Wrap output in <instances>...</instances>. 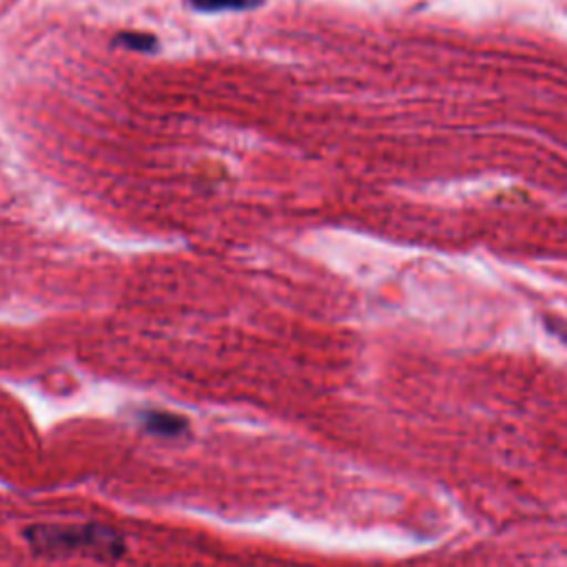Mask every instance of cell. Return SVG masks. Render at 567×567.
<instances>
[{"label": "cell", "mask_w": 567, "mask_h": 567, "mask_svg": "<svg viewBox=\"0 0 567 567\" xmlns=\"http://www.w3.org/2000/svg\"><path fill=\"white\" fill-rule=\"evenodd\" d=\"M27 540L33 549L44 554H84L93 558H120L124 551V540L117 532L104 525H31L27 529Z\"/></svg>", "instance_id": "1"}, {"label": "cell", "mask_w": 567, "mask_h": 567, "mask_svg": "<svg viewBox=\"0 0 567 567\" xmlns=\"http://www.w3.org/2000/svg\"><path fill=\"white\" fill-rule=\"evenodd\" d=\"M148 430H159L164 434H175L179 430H184V421L182 419H175L173 414H148V421H146Z\"/></svg>", "instance_id": "2"}, {"label": "cell", "mask_w": 567, "mask_h": 567, "mask_svg": "<svg viewBox=\"0 0 567 567\" xmlns=\"http://www.w3.org/2000/svg\"><path fill=\"white\" fill-rule=\"evenodd\" d=\"M259 0H193L195 7L206 9V11H217V9H248L255 7Z\"/></svg>", "instance_id": "3"}]
</instances>
